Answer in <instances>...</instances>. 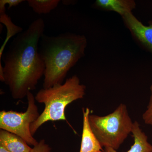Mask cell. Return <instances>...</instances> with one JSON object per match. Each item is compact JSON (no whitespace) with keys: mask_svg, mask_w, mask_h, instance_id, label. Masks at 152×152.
I'll return each mask as SVG.
<instances>
[{"mask_svg":"<svg viewBox=\"0 0 152 152\" xmlns=\"http://www.w3.org/2000/svg\"><path fill=\"white\" fill-rule=\"evenodd\" d=\"M23 0H1L0 1V8H5L6 4L8 5V9H10L13 7L18 5L23 2Z\"/></svg>","mask_w":152,"mask_h":152,"instance_id":"9a60e30c","label":"cell"},{"mask_svg":"<svg viewBox=\"0 0 152 152\" xmlns=\"http://www.w3.org/2000/svg\"><path fill=\"white\" fill-rule=\"evenodd\" d=\"M45 28L42 19L35 20L14 38L2 57L4 83L15 99L27 97L44 75L45 66L39 53V45Z\"/></svg>","mask_w":152,"mask_h":152,"instance_id":"6da1fadb","label":"cell"},{"mask_svg":"<svg viewBox=\"0 0 152 152\" xmlns=\"http://www.w3.org/2000/svg\"><path fill=\"white\" fill-rule=\"evenodd\" d=\"M94 5L102 10L116 12L122 17L132 13L137 5L134 0H96Z\"/></svg>","mask_w":152,"mask_h":152,"instance_id":"ba28073f","label":"cell"},{"mask_svg":"<svg viewBox=\"0 0 152 152\" xmlns=\"http://www.w3.org/2000/svg\"><path fill=\"white\" fill-rule=\"evenodd\" d=\"M0 152H10L2 146L0 145Z\"/></svg>","mask_w":152,"mask_h":152,"instance_id":"e0dca14e","label":"cell"},{"mask_svg":"<svg viewBox=\"0 0 152 152\" xmlns=\"http://www.w3.org/2000/svg\"><path fill=\"white\" fill-rule=\"evenodd\" d=\"M87 43L84 35L75 33L57 36L43 34L39 53L45 66L43 88L63 83L68 72L84 56Z\"/></svg>","mask_w":152,"mask_h":152,"instance_id":"7a4b0ae2","label":"cell"},{"mask_svg":"<svg viewBox=\"0 0 152 152\" xmlns=\"http://www.w3.org/2000/svg\"><path fill=\"white\" fill-rule=\"evenodd\" d=\"M132 133L134 139V144L126 152H152V145L148 141V137L142 132L137 121L133 123ZM104 152H117L112 148L106 147Z\"/></svg>","mask_w":152,"mask_h":152,"instance_id":"30bf717a","label":"cell"},{"mask_svg":"<svg viewBox=\"0 0 152 152\" xmlns=\"http://www.w3.org/2000/svg\"><path fill=\"white\" fill-rule=\"evenodd\" d=\"M0 145L10 152H31L32 149L20 137L2 129L0 130Z\"/></svg>","mask_w":152,"mask_h":152,"instance_id":"9c48e42d","label":"cell"},{"mask_svg":"<svg viewBox=\"0 0 152 152\" xmlns=\"http://www.w3.org/2000/svg\"><path fill=\"white\" fill-rule=\"evenodd\" d=\"M86 86L80 83L77 75L67 79L64 83L48 88L41 89L35 96L36 101L44 104L43 111L31 126L33 136L42 125L48 121H66L65 110L74 101L83 99L86 94Z\"/></svg>","mask_w":152,"mask_h":152,"instance_id":"3957f363","label":"cell"},{"mask_svg":"<svg viewBox=\"0 0 152 152\" xmlns=\"http://www.w3.org/2000/svg\"><path fill=\"white\" fill-rule=\"evenodd\" d=\"M62 1L63 4L64 5L68 6L75 4L76 1H71V0H63Z\"/></svg>","mask_w":152,"mask_h":152,"instance_id":"2e32d148","label":"cell"},{"mask_svg":"<svg viewBox=\"0 0 152 152\" xmlns=\"http://www.w3.org/2000/svg\"><path fill=\"white\" fill-rule=\"evenodd\" d=\"M89 122L93 133L102 147L115 150L132 133L133 123L126 106H119L113 113L104 116L90 115Z\"/></svg>","mask_w":152,"mask_h":152,"instance_id":"277c9868","label":"cell"},{"mask_svg":"<svg viewBox=\"0 0 152 152\" xmlns=\"http://www.w3.org/2000/svg\"><path fill=\"white\" fill-rule=\"evenodd\" d=\"M30 7L36 13L47 14L56 8L60 0H28L26 1Z\"/></svg>","mask_w":152,"mask_h":152,"instance_id":"7c38bea8","label":"cell"},{"mask_svg":"<svg viewBox=\"0 0 152 152\" xmlns=\"http://www.w3.org/2000/svg\"><path fill=\"white\" fill-rule=\"evenodd\" d=\"M0 22L4 24L7 28V37L0 49V66H2L1 64L2 57L6 45L12 37L23 32V29L20 27L14 24L10 17L6 13V12L0 13Z\"/></svg>","mask_w":152,"mask_h":152,"instance_id":"8fae6325","label":"cell"},{"mask_svg":"<svg viewBox=\"0 0 152 152\" xmlns=\"http://www.w3.org/2000/svg\"><path fill=\"white\" fill-rule=\"evenodd\" d=\"M122 18L134 41L142 48L152 54V20L148 22V26H145L132 13L126 14Z\"/></svg>","mask_w":152,"mask_h":152,"instance_id":"8992f818","label":"cell"},{"mask_svg":"<svg viewBox=\"0 0 152 152\" xmlns=\"http://www.w3.org/2000/svg\"><path fill=\"white\" fill-rule=\"evenodd\" d=\"M150 89L151 96L149 102L146 110L143 114L142 118L145 124L151 126L152 127V85L150 87Z\"/></svg>","mask_w":152,"mask_h":152,"instance_id":"4fadbf2b","label":"cell"},{"mask_svg":"<svg viewBox=\"0 0 152 152\" xmlns=\"http://www.w3.org/2000/svg\"><path fill=\"white\" fill-rule=\"evenodd\" d=\"M51 149L45 141L42 140L34 146L31 152H51Z\"/></svg>","mask_w":152,"mask_h":152,"instance_id":"5bb4252c","label":"cell"},{"mask_svg":"<svg viewBox=\"0 0 152 152\" xmlns=\"http://www.w3.org/2000/svg\"><path fill=\"white\" fill-rule=\"evenodd\" d=\"M83 129L80 152H104L102 147L92 130L89 122L90 110L83 109Z\"/></svg>","mask_w":152,"mask_h":152,"instance_id":"52a82bcc","label":"cell"},{"mask_svg":"<svg viewBox=\"0 0 152 152\" xmlns=\"http://www.w3.org/2000/svg\"><path fill=\"white\" fill-rule=\"evenodd\" d=\"M28 107L24 113L12 110L0 112V129L20 137L28 145L33 147L38 142L33 137L31 126L40 115L35 96L31 92L28 93Z\"/></svg>","mask_w":152,"mask_h":152,"instance_id":"5b68a950","label":"cell"}]
</instances>
